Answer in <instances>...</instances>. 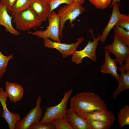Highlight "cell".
Listing matches in <instances>:
<instances>
[{
  "instance_id": "obj_1",
  "label": "cell",
  "mask_w": 129,
  "mask_h": 129,
  "mask_svg": "<svg viewBox=\"0 0 129 129\" xmlns=\"http://www.w3.org/2000/svg\"><path fill=\"white\" fill-rule=\"evenodd\" d=\"M70 109L85 119L88 115L107 110L105 102L97 95L89 92L79 93L72 97Z\"/></svg>"
},
{
  "instance_id": "obj_2",
  "label": "cell",
  "mask_w": 129,
  "mask_h": 129,
  "mask_svg": "<svg viewBox=\"0 0 129 129\" xmlns=\"http://www.w3.org/2000/svg\"><path fill=\"white\" fill-rule=\"evenodd\" d=\"M82 4L74 2L70 4H67L61 7L58 11L57 14L60 17L59 36L63 38V30L65 23L69 20L72 26V22L76 18L85 11Z\"/></svg>"
},
{
  "instance_id": "obj_3",
  "label": "cell",
  "mask_w": 129,
  "mask_h": 129,
  "mask_svg": "<svg viewBox=\"0 0 129 129\" xmlns=\"http://www.w3.org/2000/svg\"><path fill=\"white\" fill-rule=\"evenodd\" d=\"M13 22L16 29L23 32L39 27L42 23L30 7L14 17Z\"/></svg>"
},
{
  "instance_id": "obj_4",
  "label": "cell",
  "mask_w": 129,
  "mask_h": 129,
  "mask_svg": "<svg viewBox=\"0 0 129 129\" xmlns=\"http://www.w3.org/2000/svg\"><path fill=\"white\" fill-rule=\"evenodd\" d=\"M72 92V89L65 91L63 98L59 104L55 106L46 108V111L44 112L43 116L38 123H48L58 118H66L67 104Z\"/></svg>"
},
{
  "instance_id": "obj_5",
  "label": "cell",
  "mask_w": 129,
  "mask_h": 129,
  "mask_svg": "<svg viewBox=\"0 0 129 129\" xmlns=\"http://www.w3.org/2000/svg\"><path fill=\"white\" fill-rule=\"evenodd\" d=\"M48 25L45 30H37L31 32L28 31L30 34L43 38H50L54 41L61 42L59 38L60 18L54 11L51 13L48 18Z\"/></svg>"
},
{
  "instance_id": "obj_6",
  "label": "cell",
  "mask_w": 129,
  "mask_h": 129,
  "mask_svg": "<svg viewBox=\"0 0 129 129\" xmlns=\"http://www.w3.org/2000/svg\"><path fill=\"white\" fill-rule=\"evenodd\" d=\"M41 97L40 96L37 97L36 107L33 108L22 119L16 123L15 129H29L40 121L43 114V110L41 108Z\"/></svg>"
},
{
  "instance_id": "obj_7",
  "label": "cell",
  "mask_w": 129,
  "mask_h": 129,
  "mask_svg": "<svg viewBox=\"0 0 129 129\" xmlns=\"http://www.w3.org/2000/svg\"><path fill=\"white\" fill-rule=\"evenodd\" d=\"M114 36L112 43L106 46L104 48L114 55L116 62L118 63L121 67L123 62L129 57V47L114 33Z\"/></svg>"
},
{
  "instance_id": "obj_8",
  "label": "cell",
  "mask_w": 129,
  "mask_h": 129,
  "mask_svg": "<svg viewBox=\"0 0 129 129\" xmlns=\"http://www.w3.org/2000/svg\"><path fill=\"white\" fill-rule=\"evenodd\" d=\"M100 37V36L99 35L96 38L94 37L93 41H91L89 40L84 49L76 50L72 54L71 61L77 64L81 63L83 59L86 57L90 58L93 61H96L97 57L96 49Z\"/></svg>"
},
{
  "instance_id": "obj_9",
  "label": "cell",
  "mask_w": 129,
  "mask_h": 129,
  "mask_svg": "<svg viewBox=\"0 0 129 129\" xmlns=\"http://www.w3.org/2000/svg\"><path fill=\"white\" fill-rule=\"evenodd\" d=\"M43 39L45 47L51 48H54L58 50L63 58L72 55L84 41V38L81 37L77 38V41L75 43L67 44L52 41L48 38H44Z\"/></svg>"
},
{
  "instance_id": "obj_10",
  "label": "cell",
  "mask_w": 129,
  "mask_h": 129,
  "mask_svg": "<svg viewBox=\"0 0 129 129\" xmlns=\"http://www.w3.org/2000/svg\"><path fill=\"white\" fill-rule=\"evenodd\" d=\"M7 97L5 91L2 87L0 88V102L3 108L1 117L7 123L10 129H14L16 123L21 120L19 114L10 112L7 108L6 101Z\"/></svg>"
},
{
  "instance_id": "obj_11",
  "label": "cell",
  "mask_w": 129,
  "mask_h": 129,
  "mask_svg": "<svg viewBox=\"0 0 129 129\" xmlns=\"http://www.w3.org/2000/svg\"><path fill=\"white\" fill-rule=\"evenodd\" d=\"M30 7L42 22L46 21L51 12L49 4L39 0H32Z\"/></svg>"
},
{
  "instance_id": "obj_12",
  "label": "cell",
  "mask_w": 129,
  "mask_h": 129,
  "mask_svg": "<svg viewBox=\"0 0 129 129\" xmlns=\"http://www.w3.org/2000/svg\"><path fill=\"white\" fill-rule=\"evenodd\" d=\"M104 52V62L101 66V71L103 73L111 75L118 82L119 75L117 72L118 68L117 66L115 59L111 58L110 53L107 50L105 49Z\"/></svg>"
},
{
  "instance_id": "obj_13",
  "label": "cell",
  "mask_w": 129,
  "mask_h": 129,
  "mask_svg": "<svg viewBox=\"0 0 129 129\" xmlns=\"http://www.w3.org/2000/svg\"><path fill=\"white\" fill-rule=\"evenodd\" d=\"M120 3H116L112 5L113 10L111 16L107 26L100 36L99 41L104 43L112 29L115 26L121 13L119 9Z\"/></svg>"
},
{
  "instance_id": "obj_14",
  "label": "cell",
  "mask_w": 129,
  "mask_h": 129,
  "mask_svg": "<svg viewBox=\"0 0 129 129\" xmlns=\"http://www.w3.org/2000/svg\"><path fill=\"white\" fill-rule=\"evenodd\" d=\"M5 86L6 94L11 102L16 103L22 98L24 90L21 85L17 83L7 82Z\"/></svg>"
},
{
  "instance_id": "obj_15",
  "label": "cell",
  "mask_w": 129,
  "mask_h": 129,
  "mask_svg": "<svg viewBox=\"0 0 129 129\" xmlns=\"http://www.w3.org/2000/svg\"><path fill=\"white\" fill-rule=\"evenodd\" d=\"M12 18L8 13L5 6L0 3V25L4 26L7 32L15 36H18L20 33L13 27Z\"/></svg>"
},
{
  "instance_id": "obj_16",
  "label": "cell",
  "mask_w": 129,
  "mask_h": 129,
  "mask_svg": "<svg viewBox=\"0 0 129 129\" xmlns=\"http://www.w3.org/2000/svg\"><path fill=\"white\" fill-rule=\"evenodd\" d=\"M66 118L73 129H88L85 119L77 114L70 108L66 110Z\"/></svg>"
},
{
  "instance_id": "obj_17",
  "label": "cell",
  "mask_w": 129,
  "mask_h": 129,
  "mask_svg": "<svg viewBox=\"0 0 129 129\" xmlns=\"http://www.w3.org/2000/svg\"><path fill=\"white\" fill-rule=\"evenodd\" d=\"M85 119L102 121L111 125L115 120V117L111 111L107 110L89 114L86 116Z\"/></svg>"
},
{
  "instance_id": "obj_18",
  "label": "cell",
  "mask_w": 129,
  "mask_h": 129,
  "mask_svg": "<svg viewBox=\"0 0 129 129\" xmlns=\"http://www.w3.org/2000/svg\"><path fill=\"white\" fill-rule=\"evenodd\" d=\"M118 68L121 72V74L119 76V86L112 94V97L114 99L121 92L129 88V70H126L125 73V69L122 67Z\"/></svg>"
},
{
  "instance_id": "obj_19",
  "label": "cell",
  "mask_w": 129,
  "mask_h": 129,
  "mask_svg": "<svg viewBox=\"0 0 129 129\" xmlns=\"http://www.w3.org/2000/svg\"><path fill=\"white\" fill-rule=\"evenodd\" d=\"M32 0H16L11 9L8 12L14 18L30 7Z\"/></svg>"
},
{
  "instance_id": "obj_20",
  "label": "cell",
  "mask_w": 129,
  "mask_h": 129,
  "mask_svg": "<svg viewBox=\"0 0 129 129\" xmlns=\"http://www.w3.org/2000/svg\"><path fill=\"white\" fill-rule=\"evenodd\" d=\"M118 122L120 127L122 128L129 125V106L126 105L119 111L118 114Z\"/></svg>"
},
{
  "instance_id": "obj_21",
  "label": "cell",
  "mask_w": 129,
  "mask_h": 129,
  "mask_svg": "<svg viewBox=\"0 0 129 129\" xmlns=\"http://www.w3.org/2000/svg\"><path fill=\"white\" fill-rule=\"evenodd\" d=\"M113 28L114 33L129 47V31L125 30L120 27L116 26Z\"/></svg>"
},
{
  "instance_id": "obj_22",
  "label": "cell",
  "mask_w": 129,
  "mask_h": 129,
  "mask_svg": "<svg viewBox=\"0 0 129 129\" xmlns=\"http://www.w3.org/2000/svg\"><path fill=\"white\" fill-rule=\"evenodd\" d=\"M88 129H109L111 125L103 122L93 119H85Z\"/></svg>"
},
{
  "instance_id": "obj_23",
  "label": "cell",
  "mask_w": 129,
  "mask_h": 129,
  "mask_svg": "<svg viewBox=\"0 0 129 129\" xmlns=\"http://www.w3.org/2000/svg\"><path fill=\"white\" fill-rule=\"evenodd\" d=\"M52 122L56 129H73L66 118H58Z\"/></svg>"
},
{
  "instance_id": "obj_24",
  "label": "cell",
  "mask_w": 129,
  "mask_h": 129,
  "mask_svg": "<svg viewBox=\"0 0 129 129\" xmlns=\"http://www.w3.org/2000/svg\"><path fill=\"white\" fill-rule=\"evenodd\" d=\"M14 54L9 56H5L3 55L0 51V78H2L6 70V67L8 62L11 58H13Z\"/></svg>"
},
{
  "instance_id": "obj_25",
  "label": "cell",
  "mask_w": 129,
  "mask_h": 129,
  "mask_svg": "<svg viewBox=\"0 0 129 129\" xmlns=\"http://www.w3.org/2000/svg\"><path fill=\"white\" fill-rule=\"evenodd\" d=\"M115 26L120 27L129 31V15L121 13Z\"/></svg>"
},
{
  "instance_id": "obj_26",
  "label": "cell",
  "mask_w": 129,
  "mask_h": 129,
  "mask_svg": "<svg viewBox=\"0 0 129 129\" xmlns=\"http://www.w3.org/2000/svg\"><path fill=\"white\" fill-rule=\"evenodd\" d=\"M112 0H89L97 9H103L108 7Z\"/></svg>"
},
{
  "instance_id": "obj_27",
  "label": "cell",
  "mask_w": 129,
  "mask_h": 129,
  "mask_svg": "<svg viewBox=\"0 0 129 129\" xmlns=\"http://www.w3.org/2000/svg\"><path fill=\"white\" fill-rule=\"evenodd\" d=\"M75 1V0H53L49 3L51 7V12L62 4H70L73 3Z\"/></svg>"
},
{
  "instance_id": "obj_28",
  "label": "cell",
  "mask_w": 129,
  "mask_h": 129,
  "mask_svg": "<svg viewBox=\"0 0 129 129\" xmlns=\"http://www.w3.org/2000/svg\"><path fill=\"white\" fill-rule=\"evenodd\" d=\"M55 126L53 122L47 123L36 124L31 127L29 129H54Z\"/></svg>"
},
{
  "instance_id": "obj_29",
  "label": "cell",
  "mask_w": 129,
  "mask_h": 129,
  "mask_svg": "<svg viewBox=\"0 0 129 129\" xmlns=\"http://www.w3.org/2000/svg\"><path fill=\"white\" fill-rule=\"evenodd\" d=\"M16 0H0L1 4L5 6L8 12L12 7Z\"/></svg>"
},
{
  "instance_id": "obj_30",
  "label": "cell",
  "mask_w": 129,
  "mask_h": 129,
  "mask_svg": "<svg viewBox=\"0 0 129 129\" xmlns=\"http://www.w3.org/2000/svg\"><path fill=\"white\" fill-rule=\"evenodd\" d=\"M85 1V0H75L74 2L82 4L84 3Z\"/></svg>"
},
{
  "instance_id": "obj_31",
  "label": "cell",
  "mask_w": 129,
  "mask_h": 129,
  "mask_svg": "<svg viewBox=\"0 0 129 129\" xmlns=\"http://www.w3.org/2000/svg\"><path fill=\"white\" fill-rule=\"evenodd\" d=\"M121 0H113L112 3L110 6V8H111L113 4L116 3H120V1Z\"/></svg>"
},
{
  "instance_id": "obj_32",
  "label": "cell",
  "mask_w": 129,
  "mask_h": 129,
  "mask_svg": "<svg viewBox=\"0 0 129 129\" xmlns=\"http://www.w3.org/2000/svg\"><path fill=\"white\" fill-rule=\"evenodd\" d=\"M44 2L49 3L53 0H39Z\"/></svg>"
},
{
  "instance_id": "obj_33",
  "label": "cell",
  "mask_w": 129,
  "mask_h": 129,
  "mask_svg": "<svg viewBox=\"0 0 129 129\" xmlns=\"http://www.w3.org/2000/svg\"><path fill=\"white\" fill-rule=\"evenodd\" d=\"M1 110H0V113H1Z\"/></svg>"
}]
</instances>
